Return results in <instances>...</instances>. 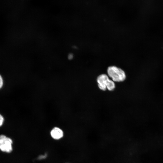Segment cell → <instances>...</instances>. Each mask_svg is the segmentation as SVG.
I'll return each instance as SVG.
<instances>
[{"mask_svg":"<svg viewBox=\"0 0 163 163\" xmlns=\"http://www.w3.org/2000/svg\"><path fill=\"white\" fill-rule=\"evenodd\" d=\"M51 137L54 139L58 140L61 138L63 136L62 130L58 127L53 128L50 132Z\"/></svg>","mask_w":163,"mask_h":163,"instance_id":"cell-4","label":"cell"},{"mask_svg":"<svg viewBox=\"0 0 163 163\" xmlns=\"http://www.w3.org/2000/svg\"><path fill=\"white\" fill-rule=\"evenodd\" d=\"M3 85V80L1 76L0 75V89Z\"/></svg>","mask_w":163,"mask_h":163,"instance_id":"cell-7","label":"cell"},{"mask_svg":"<svg viewBox=\"0 0 163 163\" xmlns=\"http://www.w3.org/2000/svg\"><path fill=\"white\" fill-rule=\"evenodd\" d=\"M106 87L107 89L110 91L113 90L115 87L114 82L112 80L109 79L107 83Z\"/></svg>","mask_w":163,"mask_h":163,"instance_id":"cell-5","label":"cell"},{"mask_svg":"<svg viewBox=\"0 0 163 163\" xmlns=\"http://www.w3.org/2000/svg\"><path fill=\"white\" fill-rule=\"evenodd\" d=\"M107 73L108 76L114 82H123L126 77L124 71L122 69L115 66L109 67L107 69Z\"/></svg>","mask_w":163,"mask_h":163,"instance_id":"cell-1","label":"cell"},{"mask_svg":"<svg viewBox=\"0 0 163 163\" xmlns=\"http://www.w3.org/2000/svg\"><path fill=\"white\" fill-rule=\"evenodd\" d=\"M73 54L72 53H70L68 56V58L69 59L71 60L73 58Z\"/></svg>","mask_w":163,"mask_h":163,"instance_id":"cell-8","label":"cell"},{"mask_svg":"<svg viewBox=\"0 0 163 163\" xmlns=\"http://www.w3.org/2000/svg\"><path fill=\"white\" fill-rule=\"evenodd\" d=\"M4 121V119L2 116L0 114V126L3 124Z\"/></svg>","mask_w":163,"mask_h":163,"instance_id":"cell-6","label":"cell"},{"mask_svg":"<svg viewBox=\"0 0 163 163\" xmlns=\"http://www.w3.org/2000/svg\"><path fill=\"white\" fill-rule=\"evenodd\" d=\"M12 141L5 135L0 136V149L3 152H11L12 150Z\"/></svg>","mask_w":163,"mask_h":163,"instance_id":"cell-2","label":"cell"},{"mask_svg":"<svg viewBox=\"0 0 163 163\" xmlns=\"http://www.w3.org/2000/svg\"><path fill=\"white\" fill-rule=\"evenodd\" d=\"M109 79L108 75L105 74H101L97 77V81L100 89L104 91L107 89L106 85Z\"/></svg>","mask_w":163,"mask_h":163,"instance_id":"cell-3","label":"cell"}]
</instances>
